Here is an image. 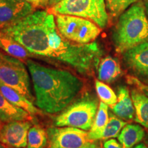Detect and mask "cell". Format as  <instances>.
<instances>
[{
    "label": "cell",
    "mask_w": 148,
    "mask_h": 148,
    "mask_svg": "<svg viewBox=\"0 0 148 148\" xmlns=\"http://www.w3.org/2000/svg\"><path fill=\"white\" fill-rule=\"evenodd\" d=\"M0 31L13 38L32 56L62 62L79 73H91L103 54L97 42L81 45L64 38L59 32L54 14L45 10L34 11Z\"/></svg>",
    "instance_id": "obj_1"
},
{
    "label": "cell",
    "mask_w": 148,
    "mask_h": 148,
    "mask_svg": "<svg viewBox=\"0 0 148 148\" xmlns=\"http://www.w3.org/2000/svg\"><path fill=\"white\" fill-rule=\"evenodd\" d=\"M35 93V103L49 114L60 112L73 100L83 87L78 77L67 70L42 65L28 59L25 62Z\"/></svg>",
    "instance_id": "obj_2"
},
{
    "label": "cell",
    "mask_w": 148,
    "mask_h": 148,
    "mask_svg": "<svg viewBox=\"0 0 148 148\" xmlns=\"http://www.w3.org/2000/svg\"><path fill=\"white\" fill-rule=\"evenodd\" d=\"M112 40L116 52L122 54L148 40V18L143 2L134 3L119 16Z\"/></svg>",
    "instance_id": "obj_3"
},
{
    "label": "cell",
    "mask_w": 148,
    "mask_h": 148,
    "mask_svg": "<svg viewBox=\"0 0 148 148\" xmlns=\"http://www.w3.org/2000/svg\"><path fill=\"white\" fill-rule=\"evenodd\" d=\"M53 14H69L91 20L100 28H105L109 21L105 0H62L51 7Z\"/></svg>",
    "instance_id": "obj_4"
},
{
    "label": "cell",
    "mask_w": 148,
    "mask_h": 148,
    "mask_svg": "<svg viewBox=\"0 0 148 148\" xmlns=\"http://www.w3.org/2000/svg\"><path fill=\"white\" fill-rule=\"evenodd\" d=\"M55 20L60 34L72 42L88 44L93 42L101 33V29L91 20L69 14H56Z\"/></svg>",
    "instance_id": "obj_5"
},
{
    "label": "cell",
    "mask_w": 148,
    "mask_h": 148,
    "mask_svg": "<svg viewBox=\"0 0 148 148\" xmlns=\"http://www.w3.org/2000/svg\"><path fill=\"white\" fill-rule=\"evenodd\" d=\"M0 82L34 102L30 77L23 61L0 51Z\"/></svg>",
    "instance_id": "obj_6"
},
{
    "label": "cell",
    "mask_w": 148,
    "mask_h": 148,
    "mask_svg": "<svg viewBox=\"0 0 148 148\" xmlns=\"http://www.w3.org/2000/svg\"><path fill=\"white\" fill-rule=\"evenodd\" d=\"M97 101L85 98L73 103L57 116L54 125L57 127H73L89 131L93 124L98 110Z\"/></svg>",
    "instance_id": "obj_7"
},
{
    "label": "cell",
    "mask_w": 148,
    "mask_h": 148,
    "mask_svg": "<svg viewBox=\"0 0 148 148\" xmlns=\"http://www.w3.org/2000/svg\"><path fill=\"white\" fill-rule=\"evenodd\" d=\"M48 148H99L86 130L73 127H51L47 130Z\"/></svg>",
    "instance_id": "obj_8"
},
{
    "label": "cell",
    "mask_w": 148,
    "mask_h": 148,
    "mask_svg": "<svg viewBox=\"0 0 148 148\" xmlns=\"http://www.w3.org/2000/svg\"><path fill=\"white\" fill-rule=\"evenodd\" d=\"M35 9L25 0H0V30L26 17Z\"/></svg>",
    "instance_id": "obj_9"
},
{
    "label": "cell",
    "mask_w": 148,
    "mask_h": 148,
    "mask_svg": "<svg viewBox=\"0 0 148 148\" xmlns=\"http://www.w3.org/2000/svg\"><path fill=\"white\" fill-rule=\"evenodd\" d=\"M32 121H14L3 123L0 128V142L15 148L27 147V133Z\"/></svg>",
    "instance_id": "obj_10"
},
{
    "label": "cell",
    "mask_w": 148,
    "mask_h": 148,
    "mask_svg": "<svg viewBox=\"0 0 148 148\" xmlns=\"http://www.w3.org/2000/svg\"><path fill=\"white\" fill-rule=\"evenodd\" d=\"M123 59L130 69L148 77V40L125 51Z\"/></svg>",
    "instance_id": "obj_11"
},
{
    "label": "cell",
    "mask_w": 148,
    "mask_h": 148,
    "mask_svg": "<svg viewBox=\"0 0 148 148\" xmlns=\"http://www.w3.org/2000/svg\"><path fill=\"white\" fill-rule=\"evenodd\" d=\"M110 108L114 114L123 121H130L134 119V104L126 86H121L118 88L117 102Z\"/></svg>",
    "instance_id": "obj_12"
},
{
    "label": "cell",
    "mask_w": 148,
    "mask_h": 148,
    "mask_svg": "<svg viewBox=\"0 0 148 148\" xmlns=\"http://www.w3.org/2000/svg\"><path fill=\"white\" fill-rule=\"evenodd\" d=\"M123 75L117 59L108 56L101 58L97 66L98 79L103 82L111 83Z\"/></svg>",
    "instance_id": "obj_13"
},
{
    "label": "cell",
    "mask_w": 148,
    "mask_h": 148,
    "mask_svg": "<svg viewBox=\"0 0 148 148\" xmlns=\"http://www.w3.org/2000/svg\"><path fill=\"white\" fill-rule=\"evenodd\" d=\"M32 114L11 103L0 92V120L3 123L14 121H32Z\"/></svg>",
    "instance_id": "obj_14"
},
{
    "label": "cell",
    "mask_w": 148,
    "mask_h": 148,
    "mask_svg": "<svg viewBox=\"0 0 148 148\" xmlns=\"http://www.w3.org/2000/svg\"><path fill=\"white\" fill-rule=\"evenodd\" d=\"M0 92L11 103L24 109L32 115H42V111L34 106L25 96L21 95L16 90L0 82Z\"/></svg>",
    "instance_id": "obj_15"
},
{
    "label": "cell",
    "mask_w": 148,
    "mask_h": 148,
    "mask_svg": "<svg viewBox=\"0 0 148 148\" xmlns=\"http://www.w3.org/2000/svg\"><path fill=\"white\" fill-rule=\"evenodd\" d=\"M0 49L7 54L25 62L29 58L32 57L31 53L23 45L1 31H0Z\"/></svg>",
    "instance_id": "obj_16"
},
{
    "label": "cell",
    "mask_w": 148,
    "mask_h": 148,
    "mask_svg": "<svg viewBox=\"0 0 148 148\" xmlns=\"http://www.w3.org/2000/svg\"><path fill=\"white\" fill-rule=\"evenodd\" d=\"M135 115L134 121L148 128V97L138 88L131 90Z\"/></svg>",
    "instance_id": "obj_17"
},
{
    "label": "cell",
    "mask_w": 148,
    "mask_h": 148,
    "mask_svg": "<svg viewBox=\"0 0 148 148\" xmlns=\"http://www.w3.org/2000/svg\"><path fill=\"white\" fill-rule=\"evenodd\" d=\"M145 132L140 125L126 124L118 136V140L123 148H133L145 137Z\"/></svg>",
    "instance_id": "obj_18"
},
{
    "label": "cell",
    "mask_w": 148,
    "mask_h": 148,
    "mask_svg": "<svg viewBox=\"0 0 148 148\" xmlns=\"http://www.w3.org/2000/svg\"><path fill=\"white\" fill-rule=\"evenodd\" d=\"M108 106L100 101L93 124L88 132L89 138L93 140H100L101 133L108 123Z\"/></svg>",
    "instance_id": "obj_19"
},
{
    "label": "cell",
    "mask_w": 148,
    "mask_h": 148,
    "mask_svg": "<svg viewBox=\"0 0 148 148\" xmlns=\"http://www.w3.org/2000/svg\"><path fill=\"white\" fill-rule=\"evenodd\" d=\"M47 133L39 125L31 126L27 133V148H45L47 145Z\"/></svg>",
    "instance_id": "obj_20"
},
{
    "label": "cell",
    "mask_w": 148,
    "mask_h": 148,
    "mask_svg": "<svg viewBox=\"0 0 148 148\" xmlns=\"http://www.w3.org/2000/svg\"><path fill=\"white\" fill-rule=\"evenodd\" d=\"M126 124V121H123L116 115L110 114L108 123L101 133L100 140H108L118 137L121 130Z\"/></svg>",
    "instance_id": "obj_21"
},
{
    "label": "cell",
    "mask_w": 148,
    "mask_h": 148,
    "mask_svg": "<svg viewBox=\"0 0 148 148\" xmlns=\"http://www.w3.org/2000/svg\"><path fill=\"white\" fill-rule=\"evenodd\" d=\"M95 86L96 92L101 101L110 107L116 104L117 102V95L108 85L99 79H95Z\"/></svg>",
    "instance_id": "obj_22"
},
{
    "label": "cell",
    "mask_w": 148,
    "mask_h": 148,
    "mask_svg": "<svg viewBox=\"0 0 148 148\" xmlns=\"http://www.w3.org/2000/svg\"><path fill=\"white\" fill-rule=\"evenodd\" d=\"M138 0H105L107 11L113 17L120 16L130 5L136 3Z\"/></svg>",
    "instance_id": "obj_23"
},
{
    "label": "cell",
    "mask_w": 148,
    "mask_h": 148,
    "mask_svg": "<svg viewBox=\"0 0 148 148\" xmlns=\"http://www.w3.org/2000/svg\"><path fill=\"white\" fill-rule=\"evenodd\" d=\"M126 78L128 84L134 86L135 87L140 90L141 92H143L148 97V84L143 82L137 77L132 76V75H127Z\"/></svg>",
    "instance_id": "obj_24"
},
{
    "label": "cell",
    "mask_w": 148,
    "mask_h": 148,
    "mask_svg": "<svg viewBox=\"0 0 148 148\" xmlns=\"http://www.w3.org/2000/svg\"><path fill=\"white\" fill-rule=\"evenodd\" d=\"M103 148H123L121 144L114 139V138L106 140L103 143Z\"/></svg>",
    "instance_id": "obj_25"
},
{
    "label": "cell",
    "mask_w": 148,
    "mask_h": 148,
    "mask_svg": "<svg viewBox=\"0 0 148 148\" xmlns=\"http://www.w3.org/2000/svg\"><path fill=\"white\" fill-rule=\"evenodd\" d=\"M35 8H45L49 5V0H25Z\"/></svg>",
    "instance_id": "obj_26"
},
{
    "label": "cell",
    "mask_w": 148,
    "mask_h": 148,
    "mask_svg": "<svg viewBox=\"0 0 148 148\" xmlns=\"http://www.w3.org/2000/svg\"><path fill=\"white\" fill-rule=\"evenodd\" d=\"M62 0H49V5L51 7H53V5H56L57 3L60 2Z\"/></svg>",
    "instance_id": "obj_27"
},
{
    "label": "cell",
    "mask_w": 148,
    "mask_h": 148,
    "mask_svg": "<svg viewBox=\"0 0 148 148\" xmlns=\"http://www.w3.org/2000/svg\"><path fill=\"white\" fill-rule=\"evenodd\" d=\"M144 5H145L146 15H147V17L148 18V0H145V2H144Z\"/></svg>",
    "instance_id": "obj_28"
},
{
    "label": "cell",
    "mask_w": 148,
    "mask_h": 148,
    "mask_svg": "<svg viewBox=\"0 0 148 148\" xmlns=\"http://www.w3.org/2000/svg\"><path fill=\"white\" fill-rule=\"evenodd\" d=\"M133 148H147V147L145 145V144L140 143V144H138V145H136L134 147H133Z\"/></svg>",
    "instance_id": "obj_29"
},
{
    "label": "cell",
    "mask_w": 148,
    "mask_h": 148,
    "mask_svg": "<svg viewBox=\"0 0 148 148\" xmlns=\"http://www.w3.org/2000/svg\"><path fill=\"white\" fill-rule=\"evenodd\" d=\"M0 148H6V147H5L4 144L1 143V142H0Z\"/></svg>",
    "instance_id": "obj_30"
},
{
    "label": "cell",
    "mask_w": 148,
    "mask_h": 148,
    "mask_svg": "<svg viewBox=\"0 0 148 148\" xmlns=\"http://www.w3.org/2000/svg\"><path fill=\"white\" fill-rule=\"evenodd\" d=\"M2 125H3V123L1 121V120H0V128H1V127L2 126Z\"/></svg>",
    "instance_id": "obj_31"
},
{
    "label": "cell",
    "mask_w": 148,
    "mask_h": 148,
    "mask_svg": "<svg viewBox=\"0 0 148 148\" xmlns=\"http://www.w3.org/2000/svg\"><path fill=\"white\" fill-rule=\"evenodd\" d=\"M8 148H15V147H8Z\"/></svg>",
    "instance_id": "obj_32"
},
{
    "label": "cell",
    "mask_w": 148,
    "mask_h": 148,
    "mask_svg": "<svg viewBox=\"0 0 148 148\" xmlns=\"http://www.w3.org/2000/svg\"><path fill=\"white\" fill-rule=\"evenodd\" d=\"M147 148H148V140H147Z\"/></svg>",
    "instance_id": "obj_33"
}]
</instances>
